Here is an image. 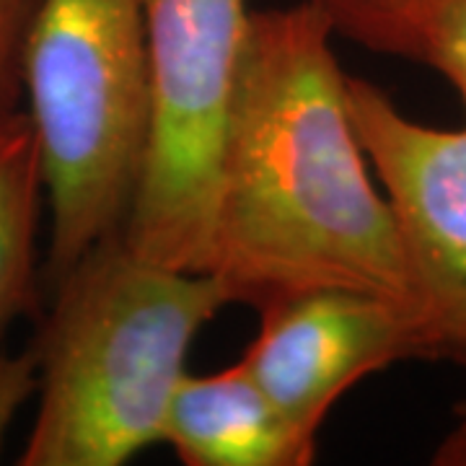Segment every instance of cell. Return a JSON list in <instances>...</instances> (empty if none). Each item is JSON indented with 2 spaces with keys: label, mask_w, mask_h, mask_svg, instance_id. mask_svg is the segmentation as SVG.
Segmentation results:
<instances>
[{
  "label": "cell",
  "mask_w": 466,
  "mask_h": 466,
  "mask_svg": "<svg viewBox=\"0 0 466 466\" xmlns=\"http://www.w3.org/2000/svg\"><path fill=\"white\" fill-rule=\"evenodd\" d=\"M348 106L400 233L412 358L466 368V127L410 119L381 88L352 76Z\"/></svg>",
  "instance_id": "obj_5"
},
{
  "label": "cell",
  "mask_w": 466,
  "mask_h": 466,
  "mask_svg": "<svg viewBox=\"0 0 466 466\" xmlns=\"http://www.w3.org/2000/svg\"><path fill=\"white\" fill-rule=\"evenodd\" d=\"M438 466H466V401L456 404V422L433 453Z\"/></svg>",
  "instance_id": "obj_13"
},
{
  "label": "cell",
  "mask_w": 466,
  "mask_h": 466,
  "mask_svg": "<svg viewBox=\"0 0 466 466\" xmlns=\"http://www.w3.org/2000/svg\"><path fill=\"white\" fill-rule=\"evenodd\" d=\"M39 389V352L26 348L24 352H5L0 350V451L5 435L11 431L18 410L29 401Z\"/></svg>",
  "instance_id": "obj_12"
},
{
  "label": "cell",
  "mask_w": 466,
  "mask_h": 466,
  "mask_svg": "<svg viewBox=\"0 0 466 466\" xmlns=\"http://www.w3.org/2000/svg\"><path fill=\"white\" fill-rule=\"evenodd\" d=\"M342 32L370 50L397 55L404 29L422 0H306Z\"/></svg>",
  "instance_id": "obj_10"
},
{
  "label": "cell",
  "mask_w": 466,
  "mask_h": 466,
  "mask_svg": "<svg viewBox=\"0 0 466 466\" xmlns=\"http://www.w3.org/2000/svg\"><path fill=\"white\" fill-rule=\"evenodd\" d=\"M259 321L238 363L314 446L327 415L355 383L412 360L407 314L363 293H306L259 311Z\"/></svg>",
  "instance_id": "obj_6"
},
{
  "label": "cell",
  "mask_w": 466,
  "mask_h": 466,
  "mask_svg": "<svg viewBox=\"0 0 466 466\" xmlns=\"http://www.w3.org/2000/svg\"><path fill=\"white\" fill-rule=\"evenodd\" d=\"M164 443L187 466H306L317 456L241 363L210 376L187 370L168 407Z\"/></svg>",
  "instance_id": "obj_7"
},
{
  "label": "cell",
  "mask_w": 466,
  "mask_h": 466,
  "mask_svg": "<svg viewBox=\"0 0 466 466\" xmlns=\"http://www.w3.org/2000/svg\"><path fill=\"white\" fill-rule=\"evenodd\" d=\"M42 158L26 109L0 116V337L36 299Z\"/></svg>",
  "instance_id": "obj_8"
},
{
  "label": "cell",
  "mask_w": 466,
  "mask_h": 466,
  "mask_svg": "<svg viewBox=\"0 0 466 466\" xmlns=\"http://www.w3.org/2000/svg\"><path fill=\"white\" fill-rule=\"evenodd\" d=\"M332 24L317 5L251 14L218 164L208 272L257 311L317 290H412L386 195L348 106Z\"/></svg>",
  "instance_id": "obj_1"
},
{
  "label": "cell",
  "mask_w": 466,
  "mask_h": 466,
  "mask_svg": "<svg viewBox=\"0 0 466 466\" xmlns=\"http://www.w3.org/2000/svg\"><path fill=\"white\" fill-rule=\"evenodd\" d=\"M397 57L435 67L466 106V0H422L404 29Z\"/></svg>",
  "instance_id": "obj_9"
},
{
  "label": "cell",
  "mask_w": 466,
  "mask_h": 466,
  "mask_svg": "<svg viewBox=\"0 0 466 466\" xmlns=\"http://www.w3.org/2000/svg\"><path fill=\"white\" fill-rule=\"evenodd\" d=\"M24 99L50 205L52 288L130 216L150 119L140 0H39Z\"/></svg>",
  "instance_id": "obj_3"
},
{
  "label": "cell",
  "mask_w": 466,
  "mask_h": 466,
  "mask_svg": "<svg viewBox=\"0 0 466 466\" xmlns=\"http://www.w3.org/2000/svg\"><path fill=\"white\" fill-rule=\"evenodd\" d=\"M231 306L210 272L150 262L116 231L52 285L39 407L21 466H122L164 443L202 327Z\"/></svg>",
  "instance_id": "obj_2"
},
{
  "label": "cell",
  "mask_w": 466,
  "mask_h": 466,
  "mask_svg": "<svg viewBox=\"0 0 466 466\" xmlns=\"http://www.w3.org/2000/svg\"><path fill=\"white\" fill-rule=\"evenodd\" d=\"M39 0H0V116L24 101V52Z\"/></svg>",
  "instance_id": "obj_11"
},
{
  "label": "cell",
  "mask_w": 466,
  "mask_h": 466,
  "mask_svg": "<svg viewBox=\"0 0 466 466\" xmlns=\"http://www.w3.org/2000/svg\"><path fill=\"white\" fill-rule=\"evenodd\" d=\"M148 146L125 238L150 262L208 272L218 164L249 32L247 0H140Z\"/></svg>",
  "instance_id": "obj_4"
}]
</instances>
